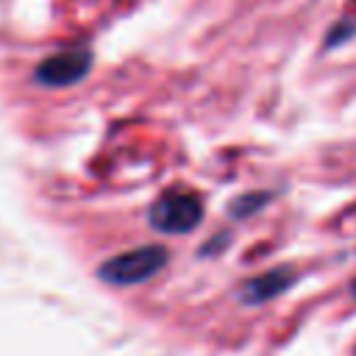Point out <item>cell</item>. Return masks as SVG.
Returning a JSON list of instances; mask_svg holds the SVG:
<instances>
[{
	"mask_svg": "<svg viewBox=\"0 0 356 356\" xmlns=\"http://www.w3.org/2000/svg\"><path fill=\"white\" fill-rule=\"evenodd\" d=\"M350 292H353V298H356V281H353V284H350Z\"/></svg>",
	"mask_w": 356,
	"mask_h": 356,
	"instance_id": "8992f818",
	"label": "cell"
},
{
	"mask_svg": "<svg viewBox=\"0 0 356 356\" xmlns=\"http://www.w3.org/2000/svg\"><path fill=\"white\" fill-rule=\"evenodd\" d=\"M89 70H92V53H89V50H64V53H53L50 58H44V61L36 67V83L50 86V89L72 86V83H78Z\"/></svg>",
	"mask_w": 356,
	"mask_h": 356,
	"instance_id": "3957f363",
	"label": "cell"
},
{
	"mask_svg": "<svg viewBox=\"0 0 356 356\" xmlns=\"http://www.w3.org/2000/svg\"><path fill=\"white\" fill-rule=\"evenodd\" d=\"M298 273L292 267H278V270H270V273H261L256 278H248L242 286H239V300L248 303V306H259V303H267L273 298H278L281 292H286L292 284H295Z\"/></svg>",
	"mask_w": 356,
	"mask_h": 356,
	"instance_id": "277c9868",
	"label": "cell"
},
{
	"mask_svg": "<svg viewBox=\"0 0 356 356\" xmlns=\"http://www.w3.org/2000/svg\"><path fill=\"white\" fill-rule=\"evenodd\" d=\"M147 220H150V228H156L161 234H175V236L189 234L203 220V197L197 192H186V189L167 192L153 200Z\"/></svg>",
	"mask_w": 356,
	"mask_h": 356,
	"instance_id": "7a4b0ae2",
	"label": "cell"
},
{
	"mask_svg": "<svg viewBox=\"0 0 356 356\" xmlns=\"http://www.w3.org/2000/svg\"><path fill=\"white\" fill-rule=\"evenodd\" d=\"M267 197H270V192H264V195H242L239 200L231 203V214H234V217H248L250 211L261 209V206L267 203Z\"/></svg>",
	"mask_w": 356,
	"mask_h": 356,
	"instance_id": "5b68a950",
	"label": "cell"
},
{
	"mask_svg": "<svg viewBox=\"0 0 356 356\" xmlns=\"http://www.w3.org/2000/svg\"><path fill=\"white\" fill-rule=\"evenodd\" d=\"M170 261L167 248L161 245H142L125 253L111 256L97 267V278L111 284V286H136L150 278H156Z\"/></svg>",
	"mask_w": 356,
	"mask_h": 356,
	"instance_id": "6da1fadb",
	"label": "cell"
}]
</instances>
